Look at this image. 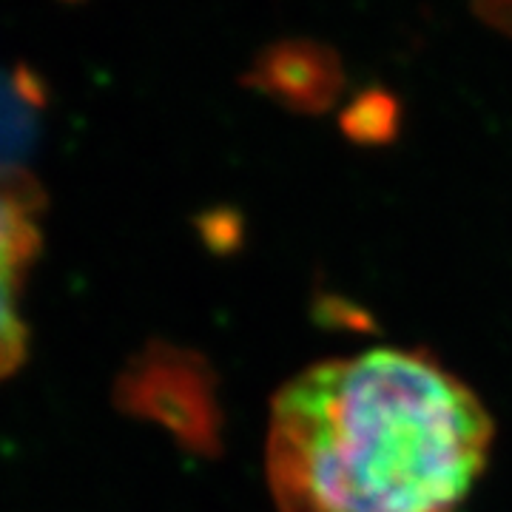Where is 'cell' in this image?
<instances>
[{"instance_id":"cell-1","label":"cell","mask_w":512,"mask_h":512,"mask_svg":"<svg viewBox=\"0 0 512 512\" xmlns=\"http://www.w3.org/2000/svg\"><path fill=\"white\" fill-rule=\"evenodd\" d=\"M493 419L421 350L308 367L276 393L265 473L279 512H458Z\"/></svg>"},{"instance_id":"cell-2","label":"cell","mask_w":512,"mask_h":512,"mask_svg":"<svg viewBox=\"0 0 512 512\" xmlns=\"http://www.w3.org/2000/svg\"><path fill=\"white\" fill-rule=\"evenodd\" d=\"M126 407L163 424L174 439L200 456L220 453L217 376L191 350L160 345L143 353L126 376Z\"/></svg>"},{"instance_id":"cell-3","label":"cell","mask_w":512,"mask_h":512,"mask_svg":"<svg viewBox=\"0 0 512 512\" xmlns=\"http://www.w3.org/2000/svg\"><path fill=\"white\" fill-rule=\"evenodd\" d=\"M43 197L23 171H0V379L26 359L29 330L20 296L40 254Z\"/></svg>"},{"instance_id":"cell-4","label":"cell","mask_w":512,"mask_h":512,"mask_svg":"<svg viewBox=\"0 0 512 512\" xmlns=\"http://www.w3.org/2000/svg\"><path fill=\"white\" fill-rule=\"evenodd\" d=\"M242 86L296 114H322L345 89V66L319 40L282 37L256 55L254 66L242 74Z\"/></svg>"},{"instance_id":"cell-5","label":"cell","mask_w":512,"mask_h":512,"mask_svg":"<svg viewBox=\"0 0 512 512\" xmlns=\"http://www.w3.org/2000/svg\"><path fill=\"white\" fill-rule=\"evenodd\" d=\"M402 106L384 89H365L339 114V128L356 146H390L399 137Z\"/></svg>"},{"instance_id":"cell-6","label":"cell","mask_w":512,"mask_h":512,"mask_svg":"<svg viewBox=\"0 0 512 512\" xmlns=\"http://www.w3.org/2000/svg\"><path fill=\"white\" fill-rule=\"evenodd\" d=\"M478 18H484L493 29L512 35V0H473Z\"/></svg>"}]
</instances>
